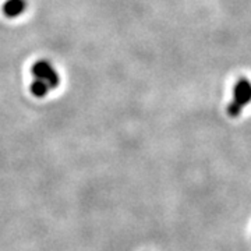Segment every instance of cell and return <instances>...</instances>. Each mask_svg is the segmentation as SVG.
Here are the masks:
<instances>
[{
  "label": "cell",
  "instance_id": "7a4b0ae2",
  "mask_svg": "<svg viewBox=\"0 0 251 251\" xmlns=\"http://www.w3.org/2000/svg\"><path fill=\"white\" fill-rule=\"evenodd\" d=\"M32 74L35 75L36 80L45 81L49 88H56L59 85V74L54 72L52 64L45 60L36 62L32 66Z\"/></svg>",
  "mask_w": 251,
  "mask_h": 251
},
{
  "label": "cell",
  "instance_id": "277c9868",
  "mask_svg": "<svg viewBox=\"0 0 251 251\" xmlns=\"http://www.w3.org/2000/svg\"><path fill=\"white\" fill-rule=\"evenodd\" d=\"M49 90L50 88L48 87V84L42 80H35L31 84V92H32V95H35L36 98L45 97L46 94L49 92Z\"/></svg>",
  "mask_w": 251,
  "mask_h": 251
},
{
  "label": "cell",
  "instance_id": "6da1fadb",
  "mask_svg": "<svg viewBox=\"0 0 251 251\" xmlns=\"http://www.w3.org/2000/svg\"><path fill=\"white\" fill-rule=\"evenodd\" d=\"M251 102V82L246 77L239 78L233 88V100L227 106L229 116L237 117L242 113V109Z\"/></svg>",
  "mask_w": 251,
  "mask_h": 251
},
{
  "label": "cell",
  "instance_id": "3957f363",
  "mask_svg": "<svg viewBox=\"0 0 251 251\" xmlns=\"http://www.w3.org/2000/svg\"><path fill=\"white\" fill-rule=\"evenodd\" d=\"M27 9V1L25 0H7L3 4V13L4 16L9 18L18 17L20 14L24 13Z\"/></svg>",
  "mask_w": 251,
  "mask_h": 251
}]
</instances>
